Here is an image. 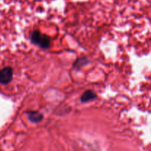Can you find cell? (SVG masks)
Instances as JSON below:
<instances>
[{
    "instance_id": "1",
    "label": "cell",
    "mask_w": 151,
    "mask_h": 151,
    "mask_svg": "<svg viewBox=\"0 0 151 151\" xmlns=\"http://www.w3.org/2000/svg\"><path fill=\"white\" fill-rule=\"evenodd\" d=\"M31 41L32 43L43 49H48L51 43L50 37L41 33L38 30H35L32 32L31 35Z\"/></svg>"
},
{
    "instance_id": "2",
    "label": "cell",
    "mask_w": 151,
    "mask_h": 151,
    "mask_svg": "<svg viewBox=\"0 0 151 151\" xmlns=\"http://www.w3.org/2000/svg\"><path fill=\"white\" fill-rule=\"evenodd\" d=\"M13 79V69L10 66L3 68L0 70V84L7 85Z\"/></svg>"
},
{
    "instance_id": "3",
    "label": "cell",
    "mask_w": 151,
    "mask_h": 151,
    "mask_svg": "<svg viewBox=\"0 0 151 151\" xmlns=\"http://www.w3.org/2000/svg\"><path fill=\"white\" fill-rule=\"evenodd\" d=\"M28 119L31 121L32 122H39L44 119V115L38 111H28Z\"/></svg>"
},
{
    "instance_id": "4",
    "label": "cell",
    "mask_w": 151,
    "mask_h": 151,
    "mask_svg": "<svg viewBox=\"0 0 151 151\" xmlns=\"http://www.w3.org/2000/svg\"><path fill=\"white\" fill-rule=\"evenodd\" d=\"M96 98H97V95L92 90H87L81 96V101L82 103H86L91 100H94Z\"/></svg>"
}]
</instances>
